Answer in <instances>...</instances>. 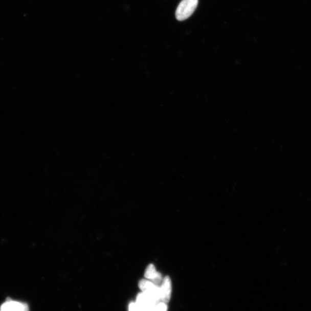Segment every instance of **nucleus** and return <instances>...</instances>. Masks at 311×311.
Segmentation results:
<instances>
[{
  "label": "nucleus",
  "instance_id": "obj_2",
  "mask_svg": "<svg viewBox=\"0 0 311 311\" xmlns=\"http://www.w3.org/2000/svg\"><path fill=\"white\" fill-rule=\"evenodd\" d=\"M140 289L150 297L156 303L161 302V290L158 285L148 280H141L139 283Z\"/></svg>",
  "mask_w": 311,
  "mask_h": 311
},
{
  "label": "nucleus",
  "instance_id": "obj_5",
  "mask_svg": "<svg viewBox=\"0 0 311 311\" xmlns=\"http://www.w3.org/2000/svg\"><path fill=\"white\" fill-rule=\"evenodd\" d=\"M144 276L146 280L153 282L157 285L162 283L163 281L161 274L157 271L152 264H149L146 268Z\"/></svg>",
  "mask_w": 311,
  "mask_h": 311
},
{
  "label": "nucleus",
  "instance_id": "obj_3",
  "mask_svg": "<svg viewBox=\"0 0 311 311\" xmlns=\"http://www.w3.org/2000/svg\"><path fill=\"white\" fill-rule=\"evenodd\" d=\"M0 311H29V306L19 301L7 299L0 307Z\"/></svg>",
  "mask_w": 311,
  "mask_h": 311
},
{
  "label": "nucleus",
  "instance_id": "obj_7",
  "mask_svg": "<svg viewBox=\"0 0 311 311\" xmlns=\"http://www.w3.org/2000/svg\"><path fill=\"white\" fill-rule=\"evenodd\" d=\"M129 311H140L138 305L134 302L130 303L129 306Z\"/></svg>",
  "mask_w": 311,
  "mask_h": 311
},
{
  "label": "nucleus",
  "instance_id": "obj_4",
  "mask_svg": "<svg viewBox=\"0 0 311 311\" xmlns=\"http://www.w3.org/2000/svg\"><path fill=\"white\" fill-rule=\"evenodd\" d=\"M161 290V301L167 303L170 301L172 291L171 281L170 277L164 278L160 287Z\"/></svg>",
  "mask_w": 311,
  "mask_h": 311
},
{
  "label": "nucleus",
  "instance_id": "obj_6",
  "mask_svg": "<svg viewBox=\"0 0 311 311\" xmlns=\"http://www.w3.org/2000/svg\"><path fill=\"white\" fill-rule=\"evenodd\" d=\"M167 303L161 301L154 306L153 311H167Z\"/></svg>",
  "mask_w": 311,
  "mask_h": 311
},
{
  "label": "nucleus",
  "instance_id": "obj_1",
  "mask_svg": "<svg viewBox=\"0 0 311 311\" xmlns=\"http://www.w3.org/2000/svg\"><path fill=\"white\" fill-rule=\"evenodd\" d=\"M198 0H182L176 11L177 20L184 21L188 19L197 7Z\"/></svg>",
  "mask_w": 311,
  "mask_h": 311
}]
</instances>
